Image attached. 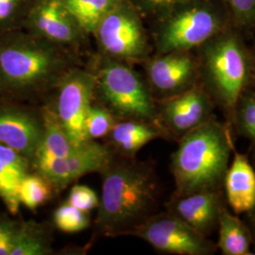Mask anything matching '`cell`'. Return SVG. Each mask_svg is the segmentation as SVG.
<instances>
[{"label":"cell","mask_w":255,"mask_h":255,"mask_svg":"<svg viewBox=\"0 0 255 255\" xmlns=\"http://www.w3.org/2000/svg\"><path fill=\"white\" fill-rule=\"evenodd\" d=\"M80 65L79 53L26 29L0 35V96L15 100L42 99Z\"/></svg>","instance_id":"cell-1"},{"label":"cell","mask_w":255,"mask_h":255,"mask_svg":"<svg viewBox=\"0 0 255 255\" xmlns=\"http://www.w3.org/2000/svg\"><path fill=\"white\" fill-rule=\"evenodd\" d=\"M101 174L97 227L107 237L130 236L158 208L159 183L154 169L128 158L113 160Z\"/></svg>","instance_id":"cell-2"},{"label":"cell","mask_w":255,"mask_h":255,"mask_svg":"<svg viewBox=\"0 0 255 255\" xmlns=\"http://www.w3.org/2000/svg\"><path fill=\"white\" fill-rule=\"evenodd\" d=\"M234 149L232 125L216 118L181 137L170 164L176 186L174 195L223 189Z\"/></svg>","instance_id":"cell-3"},{"label":"cell","mask_w":255,"mask_h":255,"mask_svg":"<svg viewBox=\"0 0 255 255\" xmlns=\"http://www.w3.org/2000/svg\"><path fill=\"white\" fill-rule=\"evenodd\" d=\"M200 83L231 124L237 102L253 82V53L230 26L196 49Z\"/></svg>","instance_id":"cell-4"},{"label":"cell","mask_w":255,"mask_h":255,"mask_svg":"<svg viewBox=\"0 0 255 255\" xmlns=\"http://www.w3.org/2000/svg\"><path fill=\"white\" fill-rule=\"evenodd\" d=\"M230 26L221 0H189L154 19V54L194 51Z\"/></svg>","instance_id":"cell-5"},{"label":"cell","mask_w":255,"mask_h":255,"mask_svg":"<svg viewBox=\"0 0 255 255\" xmlns=\"http://www.w3.org/2000/svg\"><path fill=\"white\" fill-rule=\"evenodd\" d=\"M89 69L96 82L95 101L118 120L138 119L160 124L156 101L146 79L131 64L99 53Z\"/></svg>","instance_id":"cell-6"},{"label":"cell","mask_w":255,"mask_h":255,"mask_svg":"<svg viewBox=\"0 0 255 255\" xmlns=\"http://www.w3.org/2000/svg\"><path fill=\"white\" fill-rule=\"evenodd\" d=\"M92 35L100 54L130 64H143L153 50L143 15L132 0H120Z\"/></svg>","instance_id":"cell-7"},{"label":"cell","mask_w":255,"mask_h":255,"mask_svg":"<svg viewBox=\"0 0 255 255\" xmlns=\"http://www.w3.org/2000/svg\"><path fill=\"white\" fill-rule=\"evenodd\" d=\"M130 236L146 241L156 251L177 255H211L218 250L204 237L170 212L154 214Z\"/></svg>","instance_id":"cell-8"},{"label":"cell","mask_w":255,"mask_h":255,"mask_svg":"<svg viewBox=\"0 0 255 255\" xmlns=\"http://www.w3.org/2000/svg\"><path fill=\"white\" fill-rule=\"evenodd\" d=\"M95 85L91 70L78 65L64 76L54 90L53 109L76 146L89 141L84 130V119L95 101Z\"/></svg>","instance_id":"cell-9"},{"label":"cell","mask_w":255,"mask_h":255,"mask_svg":"<svg viewBox=\"0 0 255 255\" xmlns=\"http://www.w3.org/2000/svg\"><path fill=\"white\" fill-rule=\"evenodd\" d=\"M143 64L145 79L156 101L177 96L200 82L199 61L194 51L151 55Z\"/></svg>","instance_id":"cell-10"},{"label":"cell","mask_w":255,"mask_h":255,"mask_svg":"<svg viewBox=\"0 0 255 255\" xmlns=\"http://www.w3.org/2000/svg\"><path fill=\"white\" fill-rule=\"evenodd\" d=\"M113 160L109 147L89 140L65 157L37 160L31 166L46 178L55 191H61L86 174L101 173Z\"/></svg>","instance_id":"cell-11"},{"label":"cell","mask_w":255,"mask_h":255,"mask_svg":"<svg viewBox=\"0 0 255 255\" xmlns=\"http://www.w3.org/2000/svg\"><path fill=\"white\" fill-rule=\"evenodd\" d=\"M24 29L78 53L89 37L74 18L64 0H35Z\"/></svg>","instance_id":"cell-12"},{"label":"cell","mask_w":255,"mask_h":255,"mask_svg":"<svg viewBox=\"0 0 255 255\" xmlns=\"http://www.w3.org/2000/svg\"><path fill=\"white\" fill-rule=\"evenodd\" d=\"M158 119L169 136L181 137L216 118L217 107L200 82L171 98L156 101Z\"/></svg>","instance_id":"cell-13"},{"label":"cell","mask_w":255,"mask_h":255,"mask_svg":"<svg viewBox=\"0 0 255 255\" xmlns=\"http://www.w3.org/2000/svg\"><path fill=\"white\" fill-rule=\"evenodd\" d=\"M43 134L40 111L0 99V143L17 150L32 162Z\"/></svg>","instance_id":"cell-14"},{"label":"cell","mask_w":255,"mask_h":255,"mask_svg":"<svg viewBox=\"0 0 255 255\" xmlns=\"http://www.w3.org/2000/svg\"><path fill=\"white\" fill-rule=\"evenodd\" d=\"M226 199L223 189L173 195L167 203V211L177 216L204 237L218 229L219 214Z\"/></svg>","instance_id":"cell-15"},{"label":"cell","mask_w":255,"mask_h":255,"mask_svg":"<svg viewBox=\"0 0 255 255\" xmlns=\"http://www.w3.org/2000/svg\"><path fill=\"white\" fill-rule=\"evenodd\" d=\"M227 204L237 216L248 215L255 203V169L248 155L234 149V158L229 165L223 182Z\"/></svg>","instance_id":"cell-16"},{"label":"cell","mask_w":255,"mask_h":255,"mask_svg":"<svg viewBox=\"0 0 255 255\" xmlns=\"http://www.w3.org/2000/svg\"><path fill=\"white\" fill-rule=\"evenodd\" d=\"M109 136L112 145L125 158H133L143 146L155 139L170 137L160 124L138 119H119Z\"/></svg>","instance_id":"cell-17"},{"label":"cell","mask_w":255,"mask_h":255,"mask_svg":"<svg viewBox=\"0 0 255 255\" xmlns=\"http://www.w3.org/2000/svg\"><path fill=\"white\" fill-rule=\"evenodd\" d=\"M218 230L219 241L217 247L222 255H255L252 253L254 238L251 229L237 215L231 213L227 203L220 211Z\"/></svg>","instance_id":"cell-18"},{"label":"cell","mask_w":255,"mask_h":255,"mask_svg":"<svg viewBox=\"0 0 255 255\" xmlns=\"http://www.w3.org/2000/svg\"><path fill=\"white\" fill-rule=\"evenodd\" d=\"M41 113L43 118V134L32 162L47 158H62L73 152L78 146L74 145L68 136L54 109L46 105L41 108Z\"/></svg>","instance_id":"cell-19"},{"label":"cell","mask_w":255,"mask_h":255,"mask_svg":"<svg viewBox=\"0 0 255 255\" xmlns=\"http://www.w3.org/2000/svg\"><path fill=\"white\" fill-rule=\"evenodd\" d=\"M51 252L48 227L31 221L18 224L10 255H47Z\"/></svg>","instance_id":"cell-20"},{"label":"cell","mask_w":255,"mask_h":255,"mask_svg":"<svg viewBox=\"0 0 255 255\" xmlns=\"http://www.w3.org/2000/svg\"><path fill=\"white\" fill-rule=\"evenodd\" d=\"M67 9L82 30L90 36L101 19L120 0H64Z\"/></svg>","instance_id":"cell-21"},{"label":"cell","mask_w":255,"mask_h":255,"mask_svg":"<svg viewBox=\"0 0 255 255\" xmlns=\"http://www.w3.org/2000/svg\"><path fill=\"white\" fill-rule=\"evenodd\" d=\"M232 128L247 139L255 150V90L249 88L237 102L232 119Z\"/></svg>","instance_id":"cell-22"},{"label":"cell","mask_w":255,"mask_h":255,"mask_svg":"<svg viewBox=\"0 0 255 255\" xmlns=\"http://www.w3.org/2000/svg\"><path fill=\"white\" fill-rule=\"evenodd\" d=\"M52 191H54L52 185L36 171L29 172L19 182V201L28 209L35 210L44 205L50 200Z\"/></svg>","instance_id":"cell-23"},{"label":"cell","mask_w":255,"mask_h":255,"mask_svg":"<svg viewBox=\"0 0 255 255\" xmlns=\"http://www.w3.org/2000/svg\"><path fill=\"white\" fill-rule=\"evenodd\" d=\"M35 0H0V35L23 29Z\"/></svg>","instance_id":"cell-24"},{"label":"cell","mask_w":255,"mask_h":255,"mask_svg":"<svg viewBox=\"0 0 255 255\" xmlns=\"http://www.w3.org/2000/svg\"><path fill=\"white\" fill-rule=\"evenodd\" d=\"M118 121L117 118L99 102H93L84 119V130L88 140L108 136Z\"/></svg>","instance_id":"cell-25"},{"label":"cell","mask_w":255,"mask_h":255,"mask_svg":"<svg viewBox=\"0 0 255 255\" xmlns=\"http://www.w3.org/2000/svg\"><path fill=\"white\" fill-rule=\"evenodd\" d=\"M53 222L60 231L73 234L84 231L90 225V216L87 212L76 208L67 201L55 210Z\"/></svg>","instance_id":"cell-26"},{"label":"cell","mask_w":255,"mask_h":255,"mask_svg":"<svg viewBox=\"0 0 255 255\" xmlns=\"http://www.w3.org/2000/svg\"><path fill=\"white\" fill-rule=\"evenodd\" d=\"M232 25L237 29L255 27V0H221Z\"/></svg>","instance_id":"cell-27"},{"label":"cell","mask_w":255,"mask_h":255,"mask_svg":"<svg viewBox=\"0 0 255 255\" xmlns=\"http://www.w3.org/2000/svg\"><path fill=\"white\" fill-rule=\"evenodd\" d=\"M18 178L0 163V198L7 209L12 215H16L21 204L18 197Z\"/></svg>","instance_id":"cell-28"},{"label":"cell","mask_w":255,"mask_h":255,"mask_svg":"<svg viewBox=\"0 0 255 255\" xmlns=\"http://www.w3.org/2000/svg\"><path fill=\"white\" fill-rule=\"evenodd\" d=\"M0 163L4 164L19 180L29 173L32 167L30 161L24 155L3 143H0Z\"/></svg>","instance_id":"cell-29"},{"label":"cell","mask_w":255,"mask_h":255,"mask_svg":"<svg viewBox=\"0 0 255 255\" xmlns=\"http://www.w3.org/2000/svg\"><path fill=\"white\" fill-rule=\"evenodd\" d=\"M67 202L83 212L89 213L99 206V198L92 188L85 185H74L68 195Z\"/></svg>","instance_id":"cell-30"},{"label":"cell","mask_w":255,"mask_h":255,"mask_svg":"<svg viewBox=\"0 0 255 255\" xmlns=\"http://www.w3.org/2000/svg\"><path fill=\"white\" fill-rule=\"evenodd\" d=\"M142 15L157 18L165 11L189 0H132Z\"/></svg>","instance_id":"cell-31"},{"label":"cell","mask_w":255,"mask_h":255,"mask_svg":"<svg viewBox=\"0 0 255 255\" xmlns=\"http://www.w3.org/2000/svg\"><path fill=\"white\" fill-rule=\"evenodd\" d=\"M17 227L18 224L12 221H0V255H10Z\"/></svg>","instance_id":"cell-32"},{"label":"cell","mask_w":255,"mask_h":255,"mask_svg":"<svg viewBox=\"0 0 255 255\" xmlns=\"http://www.w3.org/2000/svg\"><path fill=\"white\" fill-rule=\"evenodd\" d=\"M252 164L254 165L255 169V150H253L252 153ZM249 218V227L251 229V232L253 234V238H254V245H255V203L253 210L248 214Z\"/></svg>","instance_id":"cell-33"},{"label":"cell","mask_w":255,"mask_h":255,"mask_svg":"<svg viewBox=\"0 0 255 255\" xmlns=\"http://www.w3.org/2000/svg\"><path fill=\"white\" fill-rule=\"evenodd\" d=\"M253 82L255 83V52L253 54Z\"/></svg>","instance_id":"cell-34"}]
</instances>
